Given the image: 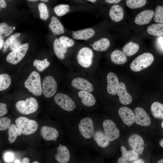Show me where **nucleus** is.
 Here are the masks:
<instances>
[{
    "instance_id": "obj_1",
    "label": "nucleus",
    "mask_w": 163,
    "mask_h": 163,
    "mask_svg": "<svg viewBox=\"0 0 163 163\" xmlns=\"http://www.w3.org/2000/svg\"><path fill=\"white\" fill-rule=\"evenodd\" d=\"M104 23L101 22L91 27L74 31H70V37L75 40L87 41L97 34L104 32Z\"/></svg>"
},
{
    "instance_id": "obj_2",
    "label": "nucleus",
    "mask_w": 163,
    "mask_h": 163,
    "mask_svg": "<svg viewBox=\"0 0 163 163\" xmlns=\"http://www.w3.org/2000/svg\"><path fill=\"white\" fill-rule=\"evenodd\" d=\"M24 86L34 95L41 96L42 89L39 74L35 71L32 72L25 81Z\"/></svg>"
},
{
    "instance_id": "obj_3",
    "label": "nucleus",
    "mask_w": 163,
    "mask_h": 163,
    "mask_svg": "<svg viewBox=\"0 0 163 163\" xmlns=\"http://www.w3.org/2000/svg\"><path fill=\"white\" fill-rule=\"evenodd\" d=\"M154 60V57L151 53H144L135 58L130 65V69L133 71H140L150 66Z\"/></svg>"
},
{
    "instance_id": "obj_4",
    "label": "nucleus",
    "mask_w": 163,
    "mask_h": 163,
    "mask_svg": "<svg viewBox=\"0 0 163 163\" xmlns=\"http://www.w3.org/2000/svg\"><path fill=\"white\" fill-rule=\"evenodd\" d=\"M94 56V50L87 46L80 47L76 55V59L78 64L83 67L87 68L91 65Z\"/></svg>"
},
{
    "instance_id": "obj_5",
    "label": "nucleus",
    "mask_w": 163,
    "mask_h": 163,
    "mask_svg": "<svg viewBox=\"0 0 163 163\" xmlns=\"http://www.w3.org/2000/svg\"><path fill=\"white\" fill-rule=\"evenodd\" d=\"M104 32L100 33L90 40L85 41L94 51L98 52L106 51L110 45L108 38L104 36Z\"/></svg>"
},
{
    "instance_id": "obj_6",
    "label": "nucleus",
    "mask_w": 163,
    "mask_h": 163,
    "mask_svg": "<svg viewBox=\"0 0 163 163\" xmlns=\"http://www.w3.org/2000/svg\"><path fill=\"white\" fill-rule=\"evenodd\" d=\"M17 127L21 131L22 133L25 135L31 134L37 130L38 125L37 122L33 120L23 117H19L15 120Z\"/></svg>"
},
{
    "instance_id": "obj_7",
    "label": "nucleus",
    "mask_w": 163,
    "mask_h": 163,
    "mask_svg": "<svg viewBox=\"0 0 163 163\" xmlns=\"http://www.w3.org/2000/svg\"><path fill=\"white\" fill-rule=\"evenodd\" d=\"M15 107L18 111L24 114H28L36 112L38 104L35 98L29 97L24 101H20L16 103Z\"/></svg>"
},
{
    "instance_id": "obj_8",
    "label": "nucleus",
    "mask_w": 163,
    "mask_h": 163,
    "mask_svg": "<svg viewBox=\"0 0 163 163\" xmlns=\"http://www.w3.org/2000/svg\"><path fill=\"white\" fill-rule=\"evenodd\" d=\"M29 44L25 43L9 53L7 56L6 61L13 65H16L24 58L28 50Z\"/></svg>"
},
{
    "instance_id": "obj_9",
    "label": "nucleus",
    "mask_w": 163,
    "mask_h": 163,
    "mask_svg": "<svg viewBox=\"0 0 163 163\" xmlns=\"http://www.w3.org/2000/svg\"><path fill=\"white\" fill-rule=\"evenodd\" d=\"M78 129L80 133L85 138H91L94 134V123L91 119L86 117L82 119L78 124Z\"/></svg>"
},
{
    "instance_id": "obj_10",
    "label": "nucleus",
    "mask_w": 163,
    "mask_h": 163,
    "mask_svg": "<svg viewBox=\"0 0 163 163\" xmlns=\"http://www.w3.org/2000/svg\"><path fill=\"white\" fill-rule=\"evenodd\" d=\"M42 89L45 97L49 98L53 96L57 89V83L54 78L51 76H47L43 79Z\"/></svg>"
},
{
    "instance_id": "obj_11",
    "label": "nucleus",
    "mask_w": 163,
    "mask_h": 163,
    "mask_svg": "<svg viewBox=\"0 0 163 163\" xmlns=\"http://www.w3.org/2000/svg\"><path fill=\"white\" fill-rule=\"evenodd\" d=\"M102 126L104 134L109 141H113L119 138L120 131L112 121L110 120H104Z\"/></svg>"
},
{
    "instance_id": "obj_12",
    "label": "nucleus",
    "mask_w": 163,
    "mask_h": 163,
    "mask_svg": "<svg viewBox=\"0 0 163 163\" xmlns=\"http://www.w3.org/2000/svg\"><path fill=\"white\" fill-rule=\"evenodd\" d=\"M56 103L63 110L71 111L75 108L74 101L68 95L63 93L57 94L54 97Z\"/></svg>"
},
{
    "instance_id": "obj_13",
    "label": "nucleus",
    "mask_w": 163,
    "mask_h": 163,
    "mask_svg": "<svg viewBox=\"0 0 163 163\" xmlns=\"http://www.w3.org/2000/svg\"><path fill=\"white\" fill-rule=\"evenodd\" d=\"M128 142L130 148L139 155L142 153L145 144L142 138L140 135L136 134H132L128 138Z\"/></svg>"
},
{
    "instance_id": "obj_14",
    "label": "nucleus",
    "mask_w": 163,
    "mask_h": 163,
    "mask_svg": "<svg viewBox=\"0 0 163 163\" xmlns=\"http://www.w3.org/2000/svg\"><path fill=\"white\" fill-rule=\"evenodd\" d=\"M135 121L138 125L141 126H148L151 123L149 117L142 108L138 107L134 110Z\"/></svg>"
},
{
    "instance_id": "obj_15",
    "label": "nucleus",
    "mask_w": 163,
    "mask_h": 163,
    "mask_svg": "<svg viewBox=\"0 0 163 163\" xmlns=\"http://www.w3.org/2000/svg\"><path fill=\"white\" fill-rule=\"evenodd\" d=\"M118 113L125 125L130 126L133 124L135 121V115L131 109L127 107H122L119 109Z\"/></svg>"
},
{
    "instance_id": "obj_16",
    "label": "nucleus",
    "mask_w": 163,
    "mask_h": 163,
    "mask_svg": "<svg viewBox=\"0 0 163 163\" xmlns=\"http://www.w3.org/2000/svg\"><path fill=\"white\" fill-rule=\"evenodd\" d=\"M72 86L74 88L89 92H92L94 88L92 84L87 80L80 77L74 78L71 82Z\"/></svg>"
},
{
    "instance_id": "obj_17",
    "label": "nucleus",
    "mask_w": 163,
    "mask_h": 163,
    "mask_svg": "<svg viewBox=\"0 0 163 163\" xmlns=\"http://www.w3.org/2000/svg\"><path fill=\"white\" fill-rule=\"evenodd\" d=\"M108 14L111 20L115 23L120 22L124 16V11L123 8L117 4L113 5L110 7Z\"/></svg>"
},
{
    "instance_id": "obj_18",
    "label": "nucleus",
    "mask_w": 163,
    "mask_h": 163,
    "mask_svg": "<svg viewBox=\"0 0 163 163\" xmlns=\"http://www.w3.org/2000/svg\"><path fill=\"white\" fill-rule=\"evenodd\" d=\"M107 92L111 95H115L117 93L119 83L118 78L114 73L110 72L107 74Z\"/></svg>"
},
{
    "instance_id": "obj_19",
    "label": "nucleus",
    "mask_w": 163,
    "mask_h": 163,
    "mask_svg": "<svg viewBox=\"0 0 163 163\" xmlns=\"http://www.w3.org/2000/svg\"><path fill=\"white\" fill-rule=\"evenodd\" d=\"M154 14V11L151 10H146L139 13L136 17L134 22L138 25H143L148 24Z\"/></svg>"
},
{
    "instance_id": "obj_20",
    "label": "nucleus",
    "mask_w": 163,
    "mask_h": 163,
    "mask_svg": "<svg viewBox=\"0 0 163 163\" xmlns=\"http://www.w3.org/2000/svg\"><path fill=\"white\" fill-rule=\"evenodd\" d=\"M120 103L124 105H128L131 102L132 98L127 92L125 84L123 82L119 83L117 92Z\"/></svg>"
},
{
    "instance_id": "obj_21",
    "label": "nucleus",
    "mask_w": 163,
    "mask_h": 163,
    "mask_svg": "<svg viewBox=\"0 0 163 163\" xmlns=\"http://www.w3.org/2000/svg\"><path fill=\"white\" fill-rule=\"evenodd\" d=\"M40 134L43 138L47 141L54 140L59 136V133L56 129L47 126L41 127Z\"/></svg>"
},
{
    "instance_id": "obj_22",
    "label": "nucleus",
    "mask_w": 163,
    "mask_h": 163,
    "mask_svg": "<svg viewBox=\"0 0 163 163\" xmlns=\"http://www.w3.org/2000/svg\"><path fill=\"white\" fill-rule=\"evenodd\" d=\"M49 28L54 35H62L65 32L63 26L59 20L55 16L51 18Z\"/></svg>"
},
{
    "instance_id": "obj_23",
    "label": "nucleus",
    "mask_w": 163,
    "mask_h": 163,
    "mask_svg": "<svg viewBox=\"0 0 163 163\" xmlns=\"http://www.w3.org/2000/svg\"><path fill=\"white\" fill-rule=\"evenodd\" d=\"M55 158L59 163L68 162L70 158V153L68 149L66 146L60 144L57 149V152Z\"/></svg>"
},
{
    "instance_id": "obj_24",
    "label": "nucleus",
    "mask_w": 163,
    "mask_h": 163,
    "mask_svg": "<svg viewBox=\"0 0 163 163\" xmlns=\"http://www.w3.org/2000/svg\"><path fill=\"white\" fill-rule=\"evenodd\" d=\"M78 95L81 98L82 104L86 106H92L96 103L94 96L88 91L81 90L78 92Z\"/></svg>"
},
{
    "instance_id": "obj_25",
    "label": "nucleus",
    "mask_w": 163,
    "mask_h": 163,
    "mask_svg": "<svg viewBox=\"0 0 163 163\" xmlns=\"http://www.w3.org/2000/svg\"><path fill=\"white\" fill-rule=\"evenodd\" d=\"M53 49L55 54L59 59L62 60L65 58L68 49L63 47L59 38L54 40Z\"/></svg>"
},
{
    "instance_id": "obj_26",
    "label": "nucleus",
    "mask_w": 163,
    "mask_h": 163,
    "mask_svg": "<svg viewBox=\"0 0 163 163\" xmlns=\"http://www.w3.org/2000/svg\"><path fill=\"white\" fill-rule=\"evenodd\" d=\"M111 61L117 65H122L125 63L127 60L126 56L122 51L116 50L112 52L110 54Z\"/></svg>"
},
{
    "instance_id": "obj_27",
    "label": "nucleus",
    "mask_w": 163,
    "mask_h": 163,
    "mask_svg": "<svg viewBox=\"0 0 163 163\" xmlns=\"http://www.w3.org/2000/svg\"><path fill=\"white\" fill-rule=\"evenodd\" d=\"M93 139L98 145L102 148L107 147L110 143L109 141L104 133L101 130L96 131L94 134Z\"/></svg>"
},
{
    "instance_id": "obj_28",
    "label": "nucleus",
    "mask_w": 163,
    "mask_h": 163,
    "mask_svg": "<svg viewBox=\"0 0 163 163\" xmlns=\"http://www.w3.org/2000/svg\"><path fill=\"white\" fill-rule=\"evenodd\" d=\"M150 109L155 118L163 119V104L158 102H154L152 104Z\"/></svg>"
},
{
    "instance_id": "obj_29",
    "label": "nucleus",
    "mask_w": 163,
    "mask_h": 163,
    "mask_svg": "<svg viewBox=\"0 0 163 163\" xmlns=\"http://www.w3.org/2000/svg\"><path fill=\"white\" fill-rule=\"evenodd\" d=\"M139 45L130 42L126 43L122 48L123 53L127 56H131L134 55L139 50Z\"/></svg>"
},
{
    "instance_id": "obj_30",
    "label": "nucleus",
    "mask_w": 163,
    "mask_h": 163,
    "mask_svg": "<svg viewBox=\"0 0 163 163\" xmlns=\"http://www.w3.org/2000/svg\"><path fill=\"white\" fill-rule=\"evenodd\" d=\"M147 32L149 34L153 36L163 35V24L155 23L151 24L148 27Z\"/></svg>"
},
{
    "instance_id": "obj_31",
    "label": "nucleus",
    "mask_w": 163,
    "mask_h": 163,
    "mask_svg": "<svg viewBox=\"0 0 163 163\" xmlns=\"http://www.w3.org/2000/svg\"><path fill=\"white\" fill-rule=\"evenodd\" d=\"M22 133L20 129L14 124H11L8 129V140L10 144L14 142L18 136Z\"/></svg>"
},
{
    "instance_id": "obj_32",
    "label": "nucleus",
    "mask_w": 163,
    "mask_h": 163,
    "mask_svg": "<svg viewBox=\"0 0 163 163\" xmlns=\"http://www.w3.org/2000/svg\"><path fill=\"white\" fill-rule=\"evenodd\" d=\"M120 150L122 152V156L127 161H133L138 158V154L133 150L127 151L124 146H121Z\"/></svg>"
},
{
    "instance_id": "obj_33",
    "label": "nucleus",
    "mask_w": 163,
    "mask_h": 163,
    "mask_svg": "<svg viewBox=\"0 0 163 163\" xmlns=\"http://www.w3.org/2000/svg\"><path fill=\"white\" fill-rule=\"evenodd\" d=\"M11 83L10 76L8 74L0 75V91L6 90L10 86Z\"/></svg>"
},
{
    "instance_id": "obj_34",
    "label": "nucleus",
    "mask_w": 163,
    "mask_h": 163,
    "mask_svg": "<svg viewBox=\"0 0 163 163\" xmlns=\"http://www.w3.org/2000/svg\"><path fill=\"white\" fill-rule=\"evenodd\" d=\"M59 38L63 47L67 49L74 46L75 44V40L70 37L62 35Z\"/></svg>"
},
{
    "instance_id": "obj_35",
    "label": "nucleus",
    "mask_w": 163,
    "mask_h": 163,
    "mask_svg": "<svg viewBox=\"0 0 163 163\" xmlns=\"http://www.w3.org/2000/svg\"><path fill=\"white\" fill-rule=\"evenodd\" d=\"M146 2V0H127L126 4L130 8L136 9L144 6Z\"/></svg>"
},
{
    "instance_id": "obj_36",
    "label": "nucleus",
    "mask_w": 163,
    "mask_h": 163,
    "mask_svg": "<svg viewBox=\"0 0 163 163\" xmlns=\"http://www.w3.org/2000/svg\"><path fill=\"white\" fill-rule=\"evenodd\" d=\"M50 64V62L47 61L46 58L43 60L36 59L34 60L33 62V66L36 67L37 70L39 72L43 71Z\"/></svg>"
},
{
    "instance_id": "obj_37",
    "label": "nucleus",
    "mask_w": 163,
    "mask_h": 163,
    "mask_svg": "<svg viewBox=\"0 0 163 163\" xmlns=\"http://www.w3.org/2000/svg\"><path fill=\"white\" fill-rule=\"evenodd\" d=\"M154 17V19L155 22L163 24V6H157Z\"/></svg>"
},
{
    "instance_id": "obj_38",
    "label": "nucleus",
    "mask_w": 163,
    "mask_h": 163,
    "mask_svg": "<svg viewBox=\"0 0 163 163\" xmlns=\"http://www.w3.org/2000/svg\"><path fill=\"white\" fill-rule=\"evenodd\" d=\"M13 28L8 25L5 23H2L0 24V35L3 37L8 36L13 31Z\"/></svg>"
},
{
    "instance_id": "obj_39",
    "label": "nucleus",
    "mask_w": 163,
    "mask_h": 163,
    "mask_svg": "<svg viewBox=\"0 0 163 163\" xmlns=\"http://www.w3.org/2000/svg\"><path fill=\"white\" fill-rule=\"evenodd\" d=\"M40 18L44 20H46L49 17V14L46 5L43 3H40L38 5Z\"/></svg>"
},
{
    "instance_id": "obj_40",
    "label": "nucleus",
    "mask_w": 163,
    "mask_h": 163,
    "mask_svg": "<svg viewBox=\"0 0 163 163\" xmlns=\"http://www.w3.org/2000/svg\"><path fill=\"white\" fill-rule=\"evenodd\" d=\"M11 121L8 118L4 117L0 118V130L4 131L8 129L11 125Z\"/></svg>"
},
{
    "instance_id": "obj_41",
    "label": "nucleus",
    "mask_w": 163,
    "mask_h": 163,
    "mask_svg": "<svg viewBox=\"0 0 163 163\" xmlns=\"http://www.w3.org/2000/svg\"><path fill=\"white\" fill-rule=\"evenodd\" d=\"M21 45L20 42L15 37L12 40L9 45V48L12 51L17 49Z\"/></svg>"
},
{
    "instance_id": "obj_42",
    "label": "nucleus",
    "mask_w": 163,
    "mask_h": 163,
    "mask_svg": "<svg viewBox=\"0 0 163 163\" xmlns=\"http://www.w3.org/2000/svg\"><path fill=\"white\" fill-rule=\"evenodd\" d=\"M89 3L92 4L98 9L100 10L102 9V6L103 4V2L102 0H84Z\"/></svg>"
},
{
    "instance_id": "obj_43",
    "label": "nucleus",
    "mask_w": 163,
    "mask_h": 163,
    "mask_svg": "<svg viewBox=\"0 0 163 163\" xmlns=\"http://www.w3.org/2000/svg\"><path fill=\"white\" fill-rule=\"evenodd\" d=\"M8 112L6 108V104L1 103H0V117L5 115Z\"/></svg>"
},
{
    "instance_id": "obj_44",
    "label": "nucleus",
    "mask_w": 163,
    "mask_h": 163,
    "mask_svg": "<svg viewBox=\"0 0 163 163\" xmlns=\"http://www.w3.org/2000/svg\"><path fill=\"white\" fill-rule=\"evenodd\" d=\"M14 158L13 154L10 152L6 153L4 156L5 160L7 162L11 161L14 159Z\"/></svg>"
},
{
    "instance_id": "obj_45",
    "label": "nucleus",
    "mask_w": 163,
    "mask_h": 163,
    "mask_svg": "<svg viewBox=\"0 0 163 163\" xmlns=\"http://www.w3.org/2000/svg\"><path fill=\"white\" fill-rule=\"evenodd\" d=\"M15 37L14 36L12 35L8 38L5 43L3 48H7L9 46L12 40Z\"/></svg>"
},
{
    "instance_id": "obj_46",
    "label": "nucleus",
    "mask_w": 163,
    "mask_h": 163,
    "mask_svg": "<svg viewBox=\"0 0 163 163\" xmlns=\"http://www.w3.org/2000/svg\"><path fill=\"white\" fill-rule=\"evenodd\" d=\"M122 0H102L103 2L108 4L114 5L119 3Z\"/></svg>"
},
{
    "instance_id": "obj_47",
    "label": "nucleus",
    "mask_w": 163,
    "mask_h": 163,
    "mask_svg": "<svg viewBox=\"0 0 163 163\" xmlns=\"http://www.w3.org/2000/svg\"><path fill=\"white\" fill-rule=\"evenodd\" d=\"M118 163H127L128 161L123 157L119 158L117 160Z\"/></svg>"
},
{
    "instance_id": "obj_48",
    "label": "nucleus",
    "mask_w": 163,
    "mask_h": 163,
    "mask_svg": "<svg viewBox=\"0 0 163 163\" xmlns=\"http://www.w3.org/2000/svg\"><path fill=\"white\" fill-rule=\"evenodd\" d=\"M6 6V4L5 0H0V7L2 8H5Z\"/></svg>"
},
{
    "instance_id": "obj_49",
    "label": "nucleus",
    "mask_w": 163,
    "mask_h": 163,
    "mask_svg": "<svg viewBox=\"0 0 163 163\" xmlns=\"http://www.w3.org/2000/svg\"><path fill=\"white\" fill-rule=\"evenodd\" d=\"M3 37L2 35H0V49H1L2 47L4 41L3 40Z\"/></svg>"
},
{
    "instance_id": "obj_50",
    "label": "nucleus",
    "mask_w": 163,
    "mask_h": 163,
    "mask_svg": "<svg viewBox=\"0 0 163 163\" xmlns=\"http://www.w3.org/2000/svg\"><path fill=\"white\" fill-rule=\"evenodd\" d=\"M132 163H144V161L141 159H137L132 161Z\"/></svg>"
},
{
    "instance_id": "obj_51",
    "label": "nucleus",
    "mask_w": 163,
    "mask_h": 163,
    "mask_svg": "<svg viewBox=\"0 0 163 163\" xmlns=\"http://www.w3.org/2000/svg\"><path fill=\"white\" fill-rule=\"evenodd\" d=\"M158 41L159 43L163 50V37H160L159 38Z\"/></svg>"
},
{
    "instance_id": "obj_52",
    "label": "nucleus",
    "mask_w": 163,
    "mask_h": 163,
    "mask_svg": "<svg viewBox=\"0 0 163 163\" xmlns=\"http://www.w3.org/2000/svg\"><path fill=\"white\" fill-rule=\"evenodd\" d=\"M29 160L27 158H24L21 161V163H29Z\"/></svg>"
},
{
    "instance_id": "obj_53",
    "label": "nucleus",
    "mask_w": 163,
    "mask_h": 163,
    "mask_svg": "<svg viewBox=\"0 0 163 163\" xmlns=\"http://www.w3.org/2000/svg\"><path fill=\"white\" fill-rule=\"evenodd\" d=\"M28 1L30 2H35L37 1L38 0L42 2H47L49 0H27Z\"/></svg>"
},
{
    "instance_id": "obj_54",
    "label": "nucleus",
    "mask_w": 163,
    "mask_h": 163,
    "mask_svg": "<svg viewBox=\"0 0 163 163\" xmlns=\"http://www.w3.org/2000/svg\"><path fill=\"white\" fill-rule=\"evenodd\" d=\"M160 145L163 148V139H161L159 142Z\"/></svg>"
},
{
    "instance_id": "obj_55",
    "label": "nucleus",
    "mask_w": 163,
    "mask_h": 163,
    "mask_svg": "<svg viewBox=\"0 0 163 163\" xmlns=\"http://www.w3.org/2000/svg\"><path fill=\"white\" fill-rule=\"evenodd\" d=\"M158 163H163V158L157 161Z\"/></svg>"
},
{
    "instance_id": "obj_56",
    "label": "nucleus",
    "mask_w": 163,
    "mask_h": 163,
    "mask_svg": "<svg viewBox=\"0 0 163 163\" xmlns=\"http://www.w3.org/2000/svg\"><path fill=\"white\" fill-rule=\"evenodd\" d=\"M20 35V34L18 33H17L15 34L14 35V36L15 37H17L19 36Z\"/></svg>"
},
{
    "instance_id": "obj_57",
    "label": "nucleus",
    "mask_w": 163,
    "mask_h": 163,
    "mask_svg": "<svg viewBox=\"0 0 163 163\" xmlns=\"http://www.w3.org/2000/svg\"><path fill=\"white\" fill-rule=\"evenodd\" d=\"M14 162L18 163H20V162L18 159H17L14 161Z\"/></svg>"
},
{
    "instance_id": "obj_58",
    "label": "nucleus",
    "mask_w": 163,
    "mask_h": 163,
    "mask_svg": "<svg viewBox=\"0 0 163 163\" xmlns=\"http://www.w3.org/2000/svg\"><path fill=\"white\" fill-rule=\"evenodd\" d=\"M7 48H3V50H2V51L3 52H5L7 50Z\"/></svg>"
},
{
    "instance_id": "obj_59",
    "label": "nucleus",
    "mask_w": 163,
    "mask_h": 163,
    "mask_svg": "<svg viewBox=\"0 0 163 163\" xmlns=\"http://www.w3.org/2000/svg\"><path fill=\"white\" fill-rule=\"evenodd\" d=\"M161 126L162 128H163V121L161 122Z\"/></svg>"
},
{
    "instance_id": "obj_60",
    "label": "nucleus",
    "mask_w": 163,
    "mask_h": 163,
    "mask_svg": "<svg viewBox=\"0 0 163 163\" xmlns=\"http://www.w3.org/2000/svg\"><path fill=\"white\" fill-rule=\"evenodd\" d=\"M33 163H39V162H38L37 161H34L33 162Z\"/></svg>"
},
{
    "instance_id": "obj_61",
    "label": "nucleus",
    "mask_w": 163,
    "mask_h": 163,
    "mask_svg": "<svg viewBox=\"0 0 163 163\" xmlns=\"http://www.w3.org/2000/svg\"><path fill=\"white\" fill-rule=\"evenodd\" d=\"M13 29H15V27H13Z\"/></svg>"
},
{
    "instance_id": "obj_62",
    "label": "nucleus",
    "mask_w": 163,
    "mask_h": 163,
    "mask_svg": "<svg viewBox=\"0 0 163 163\" xmlns=\"http://www.w3.org/2000/svg\"></svg>"
}]
</instances>
